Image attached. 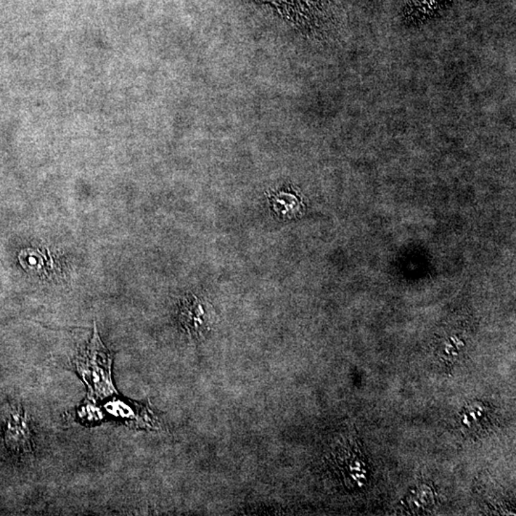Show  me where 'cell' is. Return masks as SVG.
<instances>
[{"instance_id":"6da1fadb","label":"cell","mask_w":516,"mask_h":516,"mask_svg":"<svg viewBox=\"0 0 516 516\" xmlns=\"http://www.w3.org/2000/svg\"><path fill=\"white\" fill-rule=\"evenodd\" d=\"M111 362L112 357L100 340L95 322L93 337L87 344L86 350L77 357L76 365L90 390L97 396H108L114 392Z\"/></svg>"},{"instance_id":"7a4b0ae2","label":"cell","mask_w":516,"mask_h":516,"mask_svg":"<svg viewBox=\"0 0 516 516\" xmlns=\"http://www.w3.org/2000/svg\"><path fill=\"white\" fill-rule=\"evenodd\" d=\"M2 438L5 447L13 456L27 458L33 454L34 432L31 419L21 404H10L5 410Z\"/></svg>"}]
</instances>
